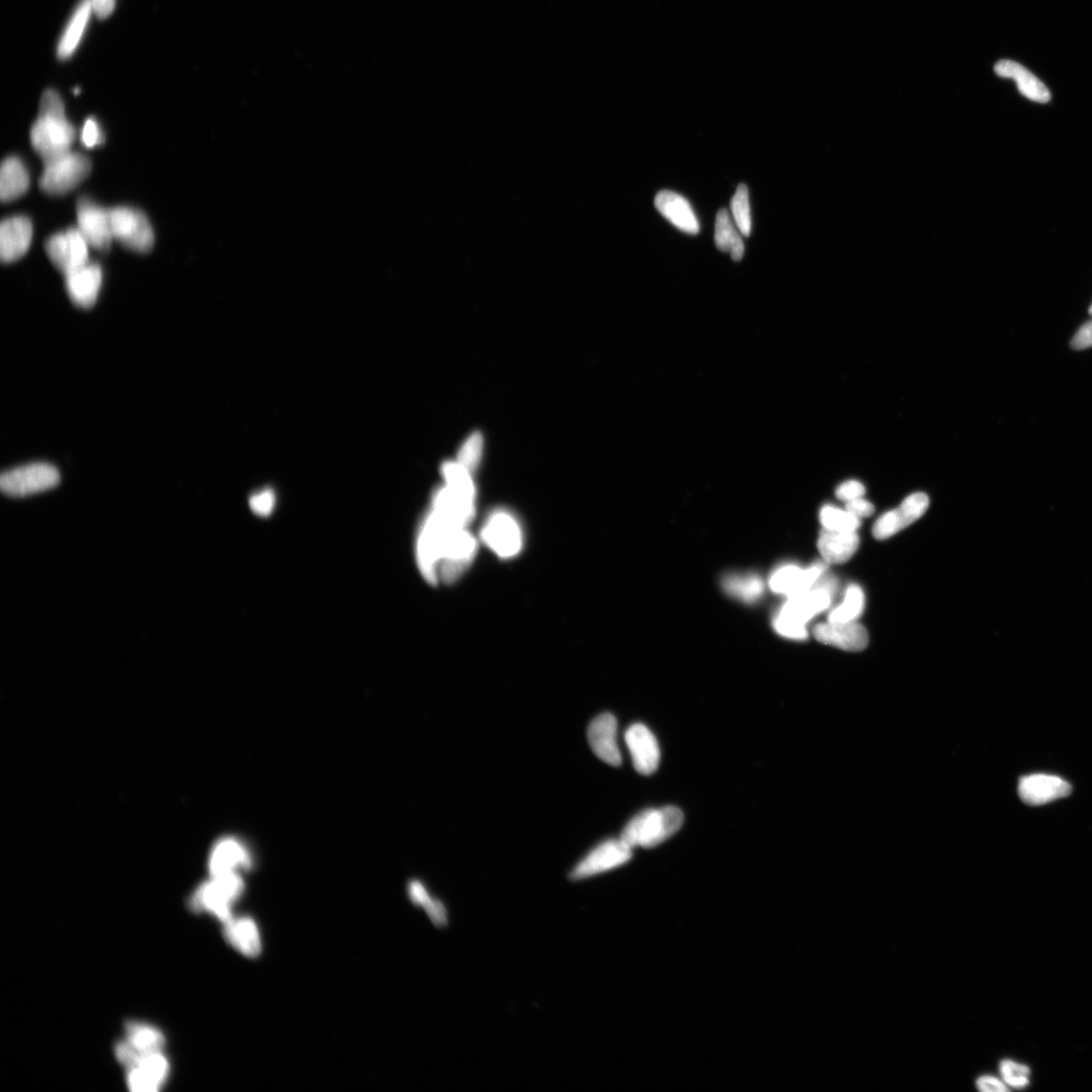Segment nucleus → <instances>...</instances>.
Instances as JSON below:
<instances>
[{
  "label": "nucleus",
  "instance_id": "16",
  "mask_svg": "<svg viewBox=\"0 0 1092 1092\" xmlns=\"http://www.w3.org/2000/svg\"><path fill=\"white\" fill-rule=\"evenodd\" d=\"M33 224L26 216L17 215L4 219L0 226V257L6 263L15 262L30 250Z\"/></svg>",
  "mask_w": 1092,
  "mask_h": 1092
},
{
  "label": "nucleus",
  "instance_id": "38",
  "mask_svg": "<svg viewBox=\"0 0 1092 1092\" xmlns=\"http://www.w3.org/2000/svg\"><path fill=\"white\" fill-rule=\"evenodd\" d=\"M127 1082L128 1087L136 1092H155L161 1087L136 1067L128 1068Z\"/></svg>",
  "mask_w": 1092,
  "mask_h": 1092
},
{
  "label": "nucleus",
  "instance_id": "5",
  "mask_svg": "<svg viewBox=\"0 0 1092 1092\" xmlns=\"http://www.w3.org/2000/svg\"><path fill=\"white\" fill-rule=\"evenodd\" d=\"M114 240L138 253H147L154 245V232L148 218L131 207L109 209Z\"/></svg>",
  "mask_w": 1092,
  "mask_h": 1092
},
{
  "label": "nucleus",
  "instance_id": "40",
  "mask_svg": "<svg viewBox=\"0 0 1092 1092\" xmlns=\"http://www.w3.org/2000/svg\"><path fill=\"white\" fill-rule=\"evenodd\" d=\"M251 510L259 516H269L275 506V495L270 490H264L250 498Z\"/></svg>",
  "mask_w": 1092,
  "mask_h": 1092
},
{
  "label": "nucleus",
  "instance_id": "8",
  "mask_svg": "<svg viewBox=\"0 0 1092 1092\" xmlns=\"http://www.w3.org/2000/svg\"><path fill=\"white\" fill-rule=\"evenodd\" d=\"M484 543L502 558H511L519 554L522 531L518 521L506 511H495L485 521L482 530Z\"/></svg>",
  "mask_w": 1092,
  "mask_h": 1092
},
{
  "label": "nucleus",
  "instance_id": "34",
  "mask_svg": "<svg viewBox=\"0 0 1092 1092\" xmlns=\"http://www.w3.org/2000/svg\"><path fill=\"white\" fill-rule=\"evenodd\" d=\"M731 212L737 227L743 236H750L751 230V217L749 199V189L746 185H740L736 195L731 199Z\"/></svg>",
  "mask_w": 1092,
  "mask_h": 1092
},
{
  "label": "nucleus",
  "instance_id": "20",
  "mask_svg": "<svg viewBox=\"0 0 1092 1092\" xmlns=\"http://www.w3.org/2000/svg\"><path fill=\"white\" fill-rule=\"evenodd\" d=\"M103 282V270L97 262H87L66 277V287L73 304L89 309L96 304Z\"/></svg>",
  "mask_w": 1092,
  "mask_h": 1092
},
{
  "label": "nucleus",
  "instance_id": "4",
  "mask_svg": "<svg viewBox=\"0 0 1092 1092\" xmlns=\"http://www.w3.org/2000/svg\"><path fill=\"white\" fill-rule=\"evenodd\" d=\"M44 163L40 188L52 196L68 194L89 176L91 170L90 160L78 152L69 151Z\"/></svg>",
  "mask_w": 1092,
  "mask_h": 1092
},
{
  "label": "nucleus",
  "instance_id": "18",
  "mask_svg": "<svg viewBox=\"0 0 1092 1092\" xmlns=\"http://www.w3.org/2000/svg\"><path fill=\"white\" fill-rule=\"evenodd\" d=\"M588 740L594 754L605 763L619 767L622 758L617 742V720L611 713H602L588 729Z\"/></svg>",
  "mask_w": 1092,
  "mask_h": 1092
},
{
  "label": "nucleus",
  "instance_id": "1",
  "mask_svg": "<svg viewBox=\"0 0 1092 1092\" xmlns=\"http://www.w3.org/2000/svg\"><path fill=\"white\" fill-rule=\"evenodd\" d=\"M76 139V128L67 120L61 97L53 89L46 90L31 130L33 148L46 162L71 151Z\"/></svg>",
  "mask_w": 1092,
  "mask_h": 1092
},
{
  "label": "nucleus",
  "instance_id": "44",
  "mask_svg": "<svg viewBox=\"0 0 1092 1092\" xmlns=\"http://www.w3.org/2000/svg\"><path fill=\"white\" fill-rule=\"evenodd\" d=\"M846 510L850 512L852 515L862 519L873 515L875 508L869 501L859 498L848 502Z\"/></svg>",
  "mask_w": 1092,
  "mask_h": 1092
},
{
  "label": "nucleus",
  "instance_id": "27",
  "mask_svg": "<svg viewBox=\"0 0 1092 1092\" xmlns=\"http://www.w3.org/2000/svg\"><path fill=\"white\" fill-rule=\"evenodd\" d=\"M93 12L90 0H82L73 14L58 45L59 58L67 59L76 52Z\"/></svg>",
  "mask_w": 1092,
  "mask_h": 1092
},
{
  "label": "nucleus",
  "instance_id": "26",
  "mask_svg": "<svg viewBox=\"0 0 1092 1092\" xmlns=\"http://www.w3.org/2000/svg\"><path fill=\"white\" fill-rule=\"evenodd\" d=\"M29 188L30 174L25 163L16 156H9L0 170V198L9 203L24 196Z\"/></svg>",
  "mask_w": 1092,
  "mask_h": 1092
},
{
  "label": "nucleus",
  "instance_id": "22",
  "mask_svg": "<svg viewBox=\"0 0 1092 1092\" xmlns=\"http://www.w3.org/2000/svg\"><path fill=\"white\" fill-rule=\"evenodd\" d=\"M655 206L662 214L681 231L696 235L699 233L700 226L689 201L674 191H659L655 199Z\"/></svg>",
  "mask_w": 1092,
  "mask_h": 1092
},
{
  "label": "nucleus",
  "instance_id": "2",
  "mask_svg": "<svg viewBox=\"0 0 1092 1092\" xmlns=\"http://www.w3.org/2000/svg\"><path fill=\"white\" fill-rule=\"evenodd\" d=\"M683 823L684 814L678 807L647 810L626 825L620 839L632 849L654 848L674 836Z\"/></svg>",
  "mask_w": 1092,
  "mask_h": 1092
},
{
  "label": "nucleus",
  "instance_id": "36",
  "mask_svg": "<svg viewBox=\"0 0 1092 1092\" xmlns=\"http://www.w3.org/2000/svg\"><path fill=\"white\" fill-rule=\"evenodd\" d=\"M483 453V438L481 434H475L467 438L464 444L460 454H458V463H461L467 470L474 472L481 460Z\"/></svg>",
  "mask_w": 1092,
  "mask_h": 1092
},
{
  "label": "nucleus",
  "instance_id": "19",
  "mask_svg": "<svg viewBox=\"0 0 1092 1092\" xmlns=\"http://www.w3.org/2000/svg\"><path fill=\"white\" fill-rule=\"evenodd\" d=\"M813 636L822 644L853 653L866 649L869 645L867 629L855 621L819 624L813 629Z\"/></svg>",
  "mask_w": 1092,
  "mask_h": 1092
},
{
  "label": "nucleus",
  "instance_id": "48",
  "mask_svg": "<svg viewBox=\"0 0 1092 1092\" xmlns=\"http://www.w3.org/2000/svg\"><path fill=\"white\" fill-rule=\"evenodd\" d=\"M1089 313L1092 315V306H1091V308H1090V310H1089Z\"/></svg>",
  "mask_w": 1092,
  "mask_h": 1092
},
{
  "label": "nucleus",
  "instance_id": "42",
  "mask_svg": "<svg viewBox=\"0 0 1092 1092\" xmlns=\"http://www.w3.org/2000/svg\"><path fill=\"white\" fill-rule=\"evenodd\" d=\"M1070 346L1075 351H1084L1092 347V321L1082 326L1072 338Z\"/></svg>",
  "mask_w": 1092,
  "mask_h": 1092
},
{
  "label": "nucleus",
  "instance_id": "35",
  "mask_svg": "<svg viewBox=\"0 0 1092 1092\" xmlns=\"http://www.w3.org/2000/svg\"><path fill=\"white\" fill-rule=\"evenodd\" d=\"M999 1073L1005 1084L1013 1089H1024L1030 1085L1031 1070L1024 1064L1005 1059L999 1064Z\"/></svg>",
  "mask_w": 1092,
  "mask_h": 1092
},
{
  "label": "nucleus",
  "instance_id": "45",
  "mask_svg": "<svg viewBox=\"0 0 1092 1092\" xmlns=\"http://www.w3.org/2000/svg\"><path fill=\"white\" fill-rule=\"evenodd\" d=\"M408 892L413 903L424 908L429 903L431 899H433L430 897L424 885L417 880L411 881L409 883Z\"/></svg>",
  "mask_w": 1092,
  "mask_h": 1092
},
{
  "label": "nucleus",
  "instance_id": "3",
  "mask_svg": "<svg viewBox=\"0 0 1092 1092\" xmlns=\"http://www.w3.org/2000/svg\"><path fill=\"white\" fill-rule=\"evenodd\" d=\"M240 873L210 876L190 898V907L198 913H209L224 924L233 919L232 908L243 893Z\"/></svg>",
  "mask_w": 1092,
  "mask_h": 1092
},
{
  "label": "nucleus",
  "instance_id": "33",
  "mask_svg": "<svg viewBox=\"0 0 1092 1092\" xmlns=\"http://www.w3.org/2000/svg\"><path fill=\"white\" fill-rule=\"evenodd\" d=\"M824 529L840 532H856L861 526L859 518L852 515L847 510L833 506H824L820 514Z\"/></svg>",
  "mask_w": 1092,
  "mask_h": 1092
},
{
  "label": "nucleus",
  "instance_id": "28",
  "mask_svg": "<svg viewBox=\"0 0 1092 1092\" xmlns=\"http://www.w3.org/2000/svg\"><path fill=\"white\" fill-rule=\"evenodd\" d=\"M715 244L722 252L730 253L734 261H740L745 253L740 230L734 227L730 214L726 209L719 210L715 222Z\"/></svg>",
  "mask_w": 1092,
  "mask_h": 1092
},
{
  "label": "nucleus",
  "instance_id": "39",
  "mask_svg": "<svg viewBox=\"0 0 1092 1092\" xmlns=\"http://www.w3.org/2000/svg\"><path fill=\"white\" fill-rule=\"evenodd\" d=\"M104 141L105 136L97 121L94 117L87 118L81 130L82 144L91 149L102 145Z\"/></svg>",
  "mask_w": 1092,
  "mask_h": 1092
},
{
  "label": "nucleus",
  "instance_id": "21",
  "mask_svg": "<svg viewBox=\"0 0 1092 1092\" xmlns=\"http://www.w3.org/2000/svg\"><path fill=\"white\" fill-rule=\"evenodd\" d=\"M832 596L819 580L811 590L789 598L778 614L805 626L815 615L830 607Z\"/></svg>",
  "mask_w": 1092,
  "mask_h": 1092
},
{
  "label": "nucleus",
  "instance_id": "31",
  "mask_svg": "<svg viewBox=\"0 0 1092 1092\" xmlns=\"http://www.w3.org/2000/svg\"><path fill=\"white\" fill-rule=\"evenodd\" d=\"M865 596L857 585H852L846 591L845 599L839 607L829 615L831 623H847L857 619L864 610Z\"/></svg>",
  "mask_w": 1092,
  "mask_h": 1092
},
{
  "label": "nucleus",
  "instance_id": "9",
  "mask_svg": "<svg viewBox=\"0 0 1092 1092\" xmlns=\"http://www.w3.org/2000/svg\"><path fill=\"white\" fill-rule=\"evenodd\" d=\"M77 228L90 247L99 251H107L114 237L109 209L102 208L88 198L77 203Z\"/></svg>",
  "mask_w": 1092,
  "mask_h": 1092
},
{
  "label": "nucleus",
  "instance_id": "12",
  "mask_svg": "<svg viewBox=\"0 0 1092 1092\" xmlns=\"http://www.w3.org/2000/svg\"><path fill=\"white\" fill-rule=\"evenodd\" d=\"M930 499L924 493H916L907 497L901 507L889 511L881 516L873 526V536L884 540L893 536L897 532L913 525L928 510Z\"/></svg>",
  "mask_w": 1092,
  "mask_h": 1092
},
{
  "label": "nucleus",
  "instance_id": "14",
  "mask_svg": "<svg viewBox=\"0 0 1092 1092\" xmlns=\"http://www.w3.org/2000/svg\"><path fill=\"white\" fill-rule=\"evenodd\" d=\"M1071 785L1066 780L1053 775L1034 774L1025 776L1018 783V795L1029 805L1049 803L1071 793Z\"/></svg>",
  "mask_w": 1092,
  "mask_h": 1092
},
{
  "label": "nucleus",
  "instance_id": "11",
  "mask_svg": "<svg viewBox=\"0 0 1092 1092\" xmlns=\"http://www.w3.org/2000/svg\"><path fill=\"white\" fill-rule=\"evenodd\" d=\"M476 552V543L466 528L453 532L446 540L439 572L447 583L454 582L471 565Z\"/></svg>",
  "mask_w": 1092,
  "mask_h": 1092
},
{
  "label": "nucleus",
  "instance_id": "10",
  "mask_svg": "<svg viewBox=\"0 0 1092 1092\" xmlns=\"http://www.w3.org/2000/svg\"><path fill=\"white\" fill-rule=\"evenodd\" d=\"M632 858V848L621 839L608 840L588 853L571 873L573 880H582L604 873L624 864Z\"/></svg>",
  "mask_w": 1092,
  "mask_h": 1092
},
{
  "label": "nucleus",
  "instance_id": "46",
  "mask_svg": "<svg viewBox=\"0 0 1092 1092\" xmlns=\"http://www.w3.org/2000/svg\"><path fill=\"white\" fill-rule=\"evenodd\" d=\"M430 920L437 926H444L447 923L446 911L444 904L435 899H431L430 903L424 907Z\"/></svg>",
  "mask_w": 1092,
  "mask_h": 1092
},
{
  "label": "nucleus",
  "instance_id": "32",
  "mask_svg": "<svg viewBox=\"0 0 1092 1092\" xmlns=\"http://www.w3.org/2000/svg\"><path fill=\"white\" fill-rule=\"evenodd\" d=\"M133 1067L140 1069L160 1087L168 1079L170 1069L169 1062L162 1051L141 1053Z\"/></svg>",
  "mask_w": 1092,
  "mask_h": 1092
},
{
  "label": "nucleus",
  "instance_id": "25",
  "mask_svg": "<svg viewBox=\"0 0 1092 1092\" xmlns=\"http://www.w3.org/2000/svg\"><path fill=\"white\" fill-rule=\"evenodd\" d=\"M995 69L997 76L1015 79L1021 94L1034 102L1046 104L1051 99L1047 87L1021 64L1003 60L996 63Z\"/></svg>",
  "mask_w": 1092,
  "mask_h": 1092
},
{
  "label": "nucleus",
  "instance_id": "29",
  "mask_svg": "<svg viewBox=\"0 0 1092 1092\" xmlns=\"http://www.w3.org/2000/svg\"><path fill=\"white\" fill-rule=\"evenodd\" d=\"M127 1041L139 1053L161 1051L165 1043L163 1034L156 1027L130 1022L126 1026Z\"/></svg>",
  "mask_w": 1092,
  "mask_h": 1092
},
{
  "label": "nucleus",
  "instance_id": "43",
  "mask_svg": "<svg viewBox=\"0 0 1092 1092\" xmlns=\"http://www.w3.org/2000/svg\"><path fill=\"white\" fill-rule=\"evenodd\" d=\"M976 1087L982 1092H1006L1009 1087L1002 1078L994 1076L980 1077L976 1080Z\"/></svg>",
  "mask_w": 1092,
  "mask_h": 1092
},
{
  "label": "nucleus",
  "instance_id": "13",
  "mask_svg": "<svg viewBox=\"0 0 1092 1092\" xmlns=\"http://www.w3.org/2000/svg\"><path fill=\"white\" fill-rule=\"evenodd\" d=\"M633 766L641 775L654 774L660 761V750L654 733L644 724L635 723L626 732Z\"/></svg>",
  "mask_w": 1092,
  "mask_h": 1092
},
{
  "label": "nucleus",
  "instance_id": "15",
  "mask_svg": "<svg viewBox=\"0 0 1092 1092\" xmlns=\"http://www.w3.org/2000/svg\"><path fill=\"white\" fill-rule=\"evenodd\" d=\"M208 866L210 876L240 873V870L252 866V858L242 842L226 837L218 841L210 850Z\"/></svg>",
  "mask_w": 1092,
  "mask_h": 1092
},
{
  "label": "nucleus",
  "instance_id": "24",
  "mask_svg": "<svg viewBox=\"0 0 1092 1092\" xmlns=\"http://www.w3.org/2000/svg\"><path fill=\"white\" fill-rule=\"evenodd\" d=\"M860 538L856 532H840L824 529L821 532L818 546L825 563L845 564L856 554Z\"/></svg>",
  "mask_w": 1092,
  "mask_h": 1092
},
{
  "label": "nucleus",
  "instance_id": "30",
  "mask_svg": "<svg viewBox=\"0 0 1092 1092\" xmlns=\"http://www.w3.org/2000/svg\"><path fill=\"white\" fill-rule=\"evenodd\" d=\"M723 589L732 597L746 602H754L764 592V583L757 575H730L722 581Z\"/></svg>",
  "mask_w": 1092,
  "mask_h": 1092
},
{
  "label": "nucleus",
  "instance_id": "47",
  "mask_svg": "<svg viewBox=\"0 0 1092 1092\" xmlns=\"http://www.w3.org/2000/svg\"><path fill=\"white\" fill-rule=\"evenodd\" d=\"M94 13L99 18H107L112 15L116 6V0H90Z\"/></svg>",
  "mask_w": 1092,
  "mask_h": 1092
},
{
  "label": "nucleus",
  "instance_id": "37",
  "mask_svg": "<svg viewBox=\"0 0 1092 1092\" xmlns=\"http://www.w3.org/2000/svg\"><path fill=\"white\" fill-rule=\"evenodd\" d=\"M773 626L779 635L788 638L802 640L809 637L805 626L786 619L779 614L776 615L773 620Z\"/></svg>",
  "mask_w": 1092,
  "mask_h": 1092
},
{
  "label": "nucleus",
  "instance_id": "17",
  "mask_svg": "<svg viewBox=\"0 0 1092 1092\" xmlns=\"http://www.w3.org/2000/svg\"><path fill=\"white\" fill-rule=\"evenodd\" d=\"M827 571V565L818 563L807 570L800 566L787 565L779 567L771 577L770 588L773 592L786 595L788 598L809 591Z\"/></svg>",
  "mask_w": 1092,
  "mask_h": 1092
},
{
  "label": "nucleus",
  "instance_id": "6",
  "mask_svg": "<svg viewBox=\"0 0 1092 1092\" xmlns=\"http://www.w3.org/2000/svg\"><path fill=\"white\" fill-rule=\"evenodd\" d=\"M60 483L56 467L48 464H32L3 474L0 488L11 497H26L48 491Z\"/></svg>",
  "mask_w": 1092,
  "mask_h": 1092
},
{
  "label": "nucleus",
  "instance_id": "23",
  "mask_svg": "<svg viewBox=\"0 0 1092 1092\" xmlns=\"http://www.w3.org/2000/svg\"><path fill=\"white\" fill-rule=\"evenodd\" d=\"M225 939L231 946L248 958L259 957L262 944L259 926L250 917L233 919L225 924Z\"/></svg>",
  "mask_w": 1092,
  "mask_h": 1092
},
{
  "label": "nucleus",
  "instance_id": "7",
  "mask_svg": "<svg viewBox=\"0 0 1092 1092\" xmlns=\"http://www.w3.org/2000/svg\"><path fill=\"white\" fill-rule=\"evenodd\" d=\"M89 247L78 228L55 234L45 243L49 260L66 277L89 262Z\"/></svg>",
  "mask_w": 1092,
  "mask_h": 1092
},
{
  "label": "nucleus",
  "instance_id": "41",
  "mask_svg": "<svg viewBox=\"0 0 1092 1092\" xmlns=\"http://www.w3.org/2000/svg\"><path fill=\"white\" fill-rule=\"evenodd\" d=\"M865 486L858 481H848L842 484L837 489V497L845 502H850L859 498H862L865 495Z\"/></svg>",
  "mask_w": 1092,
  "mask_h": 1092
}]
</instances>
